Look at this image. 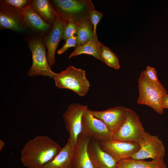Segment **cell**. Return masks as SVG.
<instances>
[{"mask_svg":"<svg viewBox=\"0 0 168 168\" xmlns=\"http://www.w3.org/2000/svg\"><path fill=\"white\" fill-rule=\"evenodd\" d=\"M62 148L48 136H35L23 147L21 161L28 168H43L58 154Z\"/></svg>","mask_w":168,"mask_h":168,"instance_id":"cell-1","label":"cell"},{"mask_svg":"<svg viewBox=\"0 0 168 168\" xmlns=\"http://www.w3.org/2000/svg\"><path fill=\"white\" fill-rule=\"evenodd\" d=\"M50 2L58 16L68 22L78 25L89 18L90 12L95 10L91 0H53Z\"/></svg>","mask_w":168,"mask_h":168,"instance_id":"cell-2","label":"cell"},{"mask_svg":"<svg viewBox=\"0 0 168 168\" xmlns=\"http://www.w3.org/2000/svg\"><path fill=\"white\" fill-rule=\"evenodd\" d=\"M56 86L70 89L81 96L88 92L90 86L85 70L70 65L64 70L56 73L53 77Z\"/></svg>","mask_w":168,"mask_h":168,"instance_id":"cell-3","label":"cell"},{"mask_svg":"<svg viewBox=\"0 0 168 168\" xmlns=\"http://www.w3.org/2000/svg\"><path fill=\"white\" fill-rule=\"evenodd\" d=\"M139 94L137 100L139 105L150 107L160 114L164 113L162 103L163 96L167 94V91L163 86H156L148 79L144 70L141 73L138 80Z\"/></svg>","mask_w":168,"mask_h":168,"instance_id":"cell-4","label":"cell"},{"mask_svg":"<svg viewBox=\"0 0 168 168\" xmlns=\"http://www.w3.org/2000/svg\"><path fill=\"white\" fill-rule=\"evenodd\" d=\"M28 47L32 55V63L28 74L31 77L43 75L53 78L55 73L49 63L46 47L42 38L30 36L27 38Z\"/></svg>","mask_w":168,"mask_h":168,"instance_id":"cell-5","label":"cell"},{"mask_svg":"<svg viewBox=\"0 0 168 168\" xmlns=\"http://www.w3.org/2000/svg\"><path fill=\"white\" fill-rule=\"evenodd\" d=\"M146 132L138 115L133 110L128 108L125 120L113 133V139L139 143Z\"/></svg>","mask_w":168,"mask_h":168,"instance_id":"cell-6","label":"cell"},{"mask_svg":"<svg viewBox=\"0 0 168 168\" xmlns=\"http://www.w3.org/2000/svg\"><path fill=\"white\" fill-rule=\"evenodd\" d=\"M87 105L78 103H72L68 107L63 114L66 129L68 132V140L75 147L82 132V119Z\"/></svg>","mask_w":168,"mask_h":168,"instance_id":"cell-7","label":"cell"},{"mask_svg":"<svg viewBox=\"0 0 168 168\" xmlns=\"http://www.w3.org/2000/svg\"><path fill=\"white\" fill-rule=\"evenodd\" d=\"M139 150L131 157L142 160L151 158L152 160L165 163V147L162 142L156 136L146 132L142 139L139 142Z\"/></svg>","mask_w":168,"mask_h":168,"instance_id":"cell-8","label":"cell"},{"mask_svg":"<svg viewBox=\"0 0 168 168\" xmlns=\"http://www.w3.org/2000/svg\"><path fill=\"white\" fill-rule=\"evenodd\" d=\"M82 133L98 142L113 139V133L101 120L94 117L88 108L82 119Z\"/></svg>","mask_w":168,"mask_h":168,"instance_id":"cell-9","label":"cell"},{"mask_svg":"<svg viewBox=\"0 0 168 168\" xmlns=\"http://www.w3.org/2000/svg\"><path fill=\"white\" fill-rule=\"evenodd\" d=\"M0 27L21 34L30 35L21 12L0 1Z\"/></svg>","mask_w":168,"mask_h":168,"instance_id":"cell-10","label":"cell"},{"mask_svg":"<svg viewBox=\"0 0 168 168\" xmlns=\"http://www.w3.org/2000/svg\"><path fill=\"white\" fill-rule=\"evenodd\" d=\"M99 142L102 148L118 161L131 157L140 148L139 143L135 142L112 139Z\"/></svg>","mask_w":168,"mask_h":168,"instance_id":"cell-11","label":"cell"},{"mask_svg":"<svg viewBox=\"0 0 168 168\" xmlns=\"http://www.w3.org/2000/svg\"><path fill=\"white\" fill-rule=\"evenodd\" d=\"M68 22L60 17H58L54 22L50 31L42 38L47 49V59L51 68L55 63V52L60 40L62 39L64 29Z\"/></svg>","mask_w":168,"mask_h":168,"instance_id":"cell-12","label":"cell"},{"mask_svg":"<svg viewBox=\"0 0 168 168\" xmlns=\"http://www.w3.org/2000/svg\"><path fill=\"white\" fill-rule=\"evenodd\" d=\"M21 13L30 36L42 38L51 30L53 26L45 21L31 6Z\"/></svg>","mask_w":168,"mask_h":168,"instance_id":"cell-13","label":"cell"},{"mask_svg":"<svg viewBox=\"0 0 168 168\" xmlns=\"http://www.w3.org/2000/svg\"><path fill=\"white\" fill-rule=\"evenodd\" d=\"M128 109L118 106L103 111H90L94 117L103 122L113 133L125 120Z\"/></svg>","mask_w":168,"mask_h":168,"instance_id":"cell-14","label":"cell"},{"mask_svg":"<svg viewBox=\"0 0 168 168\" xmlns=\"http://www.w3.org/2000/svg\"><path fill=\"white\" fill-rule=\"evenodd\" d=\"M88 147L90 158L95 168H117L118 161L102 148L98 142L90 138Z\"/></svg>","mask_w":168,"mask_h":168,"instance_id":"cell-15","label":"cell"},{"mask_svg":"<svg viewBox=\"0 0 168 168\" xmlns=\"http://www.w3.org/2000/svg\"><path fill=\"white\" fill-rule=\"evenodd\" d=\"M90 138L82 133L80 135L73 155L72 168H95L88 151Z\"/></svg>","mask_w":168,"mask_h":168,"instance_id":"cell-16","label":"cell"},{"mask_svg":"<svg viewBox=\"0 0 168 168\" xmlns=\"http://www.w3.org/2000/svg\"><path fill=\"white\" fill-rule=\"evenodd\" d=\"M75 147L68 140L59 152L43 168H72V159Z\"/></svg>","mask_w":168,"mask_h":168,"instance_id":"cell-17","label":"cell"},{"mask_svg":"<svg viewBox=\"0 0 168 168\" xmlns=\"http://www.w3.org/2000/svg\"><path fill=\"white\" fill-rule=\"evenodd\" d=\"M31 6L43 19L52 26L57 18L60 17L49 0H34Z\"/></svg>","mask_w":168,"mask_h":168,"instance_id":"cell-18","label":"cell"},{"mask_svg":"<svg viewBox=\"0 0 168 168\" xmlns=\"http://www.w3.org/2000/svg\"><path fill=\"white\" fill-rule=\"evenodd\" d=\"M117 166V168H167L165 163L153 160L147 161L131 157L119 161Z\"/></svg>","mask_w":168,"mask_h":168,"instance_id":"cell-19","label":"cell"},{"mask_svg":"<svg viewBox=\"0 0 168 168\" xmlns=\"http://www.w3.org/2000/svg\"><path fill=\"white\" fill-rule=\"evenodd\" d=\"M99 42L97 35H95L93 38L87 43L81 46L77 47L70 54L68 58L81 54H87L91 55L102 62L99 52Z\"/></svg>","mask_w":168,"mask_h":168,"instance_id":"cell-20","label":"cell"},{"mask_svg":"<svg viewBox=\"0 0 168 168\" xmlns=\"http://www.w3.org/2000/svg\"><path fill=\"white\" fill-rule=\"evenodd\" d=\"M78 30L77 35V47L81 46L92 39L95 35L93 25L89 18H87L78 25Z\"/></svg>","mask_w":168,"mask_h":168,"instance_id":"cell-21","label":"cell"},{"mask_svg":"<svg viewBox=\"0 0 168 168\" xmlns=\"http://www.w3.org/2000/svg\"><path fill=\"white\" fill-rule=\"evenodd\" d=\"M100 54L102 62L109 67L118 69L120 68V64L118 57L109 48L99 42Z\"/></svg>","mask_w":168,"mask_h":168,"instance_id":"cell-22","label":"cell"},{"mask_svg":"<svg viewBox=\"0 0 168 168\" xmlns=\"http://www.w3.org/2000/svg\"><path fill=\"white\" fill-rule=\"evenodd\" d=\"M1 1L4 4L12 7L21 13L27 7L31 5L33 0H2Z\"/></svg>","mask_w":168,"mask_h":168,"instance_id":"cell-23","label":"cell"},{"mask_svg":"<svg viewBox=\"0 0 168 168\" xmlns=\"http://www.w3.org/2000/svg\"><path fill=\"white\" fill-rule=\"evenodd\" d=\"M78 25L75 23L69 21L64 29L62 39L65 41L69 38L77 36L78 30Z\"/></svg>","mask_w":168,"mask_h":168,"instance_id":"cell-24","label":"cell"},{"mask_svg":"<svg viewBox=\"0 0 168 168\" xmlns=\"http://www.w3.org/2000/svg\"><path fill=\"white\" fill-rule=\"evenodd\" d=\"M144 71L148 79L152 83L158 86H163L158 79L157 71L154 68L147 66Z\"/></svg>","mask_w":168,"mask_h":168,"instance_id":"cell-25","label":"cell"},{"mask_svg":"<svg viewBox=\"0 0 168 168\" xmlns=\"http://www.w3.org/2000/svg\"><path fill=\"white\" fill-rule=\"evenodd\" d=\"M103 16V14L95 9L91 11L89 14V18L92 23L94 30V34L97 35L96 28L99 23Z\"/></svg>","mask_w":168,"mask_h":168,"instance_id":"cell-26","label":"cell"},{"mask_svg":"<svg viewBox=\"0 0 168 168\" xmlns=\"http://www.w3.org/2000/svg\"><path fill=\"white\" fill-rule=\"evenodd\" d=\"M77 45V36H73L68 38L65 41V43L61 48L58 50L57 53L61 54L64 53L69 48L76 47Z\"/></svg>","mask_w":168,"mask_h":168,"instance_id":"cell-27","label":"cell"},{"mask_svg":"<svg viewBox=\"0 0 168 168\" xmlns=\"http://www.w3.org/2000/svg\"><path fill=\"white\" fill-rule=\"evenodd\" d=\"M162 103L163 107L164 105L168 103V94L167 93L163 96L162 100Z\"/></svg>","mask_w":168,"mask_h":168,"instance_id":"cell-28","label":"cell"},{"mask_svg":"<svg viewBox=\"0 0 168 168\" xmlns=\"http://www.w3.org/2000/svg\"><path fill=\"white\" fill-rule=\"evenodd\" d=\"M5 143L2 140H0V151H2L3 148L5 146Z\"/></svg>","mask_w":168,"mask_h":168,"instance_id":"cell-29","label":"cell"},{"mask_svg":"<svg viewBox=\"0 0 168 168\" xmlns=\"http://www.w3.org/2000/svg\"><path fill=\"white\" fill-rule=\"evenodd\" d=\"M164 109L168 108V103L166 104L163 106Z\"/></svg>","mask_w":168,"mask_h":168,"instance_id":"cell-30","label":"cell"}]
</instances>
